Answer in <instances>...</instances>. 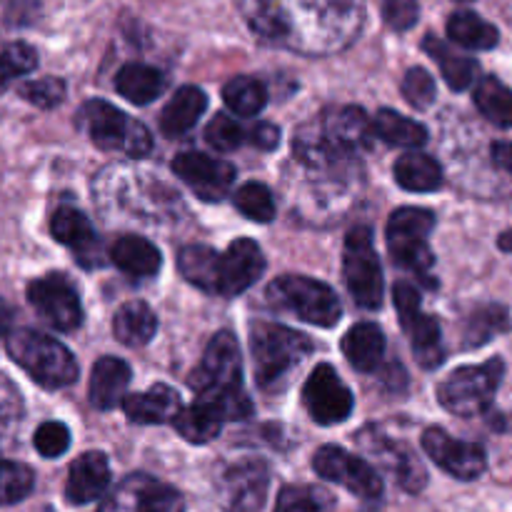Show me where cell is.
<instances>
[{
    "label": "cell",
    "instance_id": "1",
    "mask_svg": "<svg viewBox=\"0 0 512 512\" xmlns=\"http://www.w3.org/2000/svg\"><path fill=\"white\" fill-rule=\"evenodd\" d=\"M253 33L303 55H330L358 38L365 0H235Z\"/></svg>",
    "mask_w": 512,
    "mask_h": 512
},
{
    "label": "cell",
    "instance_id": "2",
    "mask_svg": "<svg viewBox=\"0 0 512 512\" xmlns=\"http://www.w3.org/2000/svg\"><path fill=\"white\" fill-rule=\"evenodd\" d=\"M190 388L200 403H208L215 413L228 420H245L253 413V403L243 390V358L233 333L213 335L203 355V363L190 373Z\"/></svg>",
    "mask_w": 512,
    "mask_h": 512
},
{
    "label": "cell",
    "instance_id": "3",
    "mask_svg": "<svg viewBox=\"0 0 512 512\" xmlns=\"http://www.w3.org/2000/svg\"><path fill=\"white\" fill-rule=\"evenodd\" d=\"M5 348L13 363L20 365L40 388L60 390L78 380V363L73 353L45 333L28 328L13 330L5 338Z\"/></svg>",
    "mask_w": 512,
    "mask_h": 512
},
{
    "label": "cell",
    "instance_id": "4",
    "mask_svg": "<svg viewBox=\"0 0 512 512\" xmlns=\"http://www.w3.org/2000/svg\"><path fill=\"white\" fill-rule=\"evenodd\" d=\"M250 353L255 363V378L263 390H275L293 368H298L310 353L308 335L278 323H255L250 330Z\"/></svg>",
    "mask_w": 512,
    "mask_h": 512
},
{
    "label": "cell",
    "instance_id": "5",
    "mask_svg": "<svg viewBox=\"0 0 512 512\" xmlns=\"http://www.w3.org/2000/svg\"><path fill=\"white\" fill-rule=\"evenodd\" d=\"M80 125L88 133V138L108 153H123L128 158H143L153 148L148 128L138 120L128 118L123 110L105 100L95 98L80 108Z\"/></svg>",
    "mask_w": 512,
    "mask_h": 512
},
{
    "label": "cell",
    "instance_id": "6",
    "mask_svg": "<svg viewBox=\"0 0 512 512\" xmlns=\"http://www.w3.org/2000/svg\"><path fill=\"white\" fill-rule=\"evenodd\" d=\"M435 228V215L425 208H400L390 215L385 240H388L390 258L408 273L418 275L428 285L435 255L428 245V235Z\"/></svg>",
    "mask_w": 512,
    "mask_h": 512
},
{
    "label": "cell",
    "instance_id": "7",
    "mask_svg": "<svg viewBox=\"0 0 512 512\" xmlns=\"http://www.w3.org/2000/svg\"><path fill=\"white\" fill-rule=\"evenodd\" d=\"M505 375V363L500 358L488 360L483 365H465L453 370L438 385V400L448 413L460 418H475L485 413L493 403Z\"/></svg>",
    "mask_w": 512,
    "mask_h": 512
},
{
    "label": "cell",
    "instance_id": "8",
    "mask_svg": "<svg viewBox=\"0 0 512 512\" xmlns=\"http://www.w3.org/2000/svg\"><path fill=\"white\" fill-rule=\"evenodd\" d=\"M270 305L298 315L318 328H333L343 315L340 300L325 283L305 275H283L268 285Z\"/></svg>",
    "mask_w": 512,
    "mask_h": 512
},
{
    "label": "cell",
    "instance_id": "9",
    "mask_svg": "<svg viewBox=\"0 0 512 512\" xmlns=\"http://www.w3.org/2000/svg\"><path fill=\"white\" fill-rule=\"evenodd\" d=\"M343 278L355 303L375 310L383 303V268L373 248V230L358 225L345 238Z\"/></svg>",
    "mask_w": 512,
    "mask_h": 512
},
{
    "label": "cell",
    "instance_id": "10",
    "mask_svg": "<svg viewBox=\"0 0 512 512\" xmlns=\"http://www.w3.org/2000/svg\"><path fill=\"white\" fill-rule=\"evenodd\" d=\"M393 300L395 310L400 315V325H403L405 335H408L410 348H413L418 363L428 370L438 368L445 360L443 330H440V323L433 315L423 313V305H420V295L415 290V285L408 283V280L395 283Z\"/></svg>",
    "mask_w": 512,
    "mask_h": 512
},
{
    "label": "cell",
    "instance_id": "11",
    "mask_svg": "<svg viewBox=\"0 0 512 512\" xmlns=\"http://www.w3.org/2000/svg\"><path fill=\"white\" fill-rule=\"evenodd\" d=\"M28 300L35 313L60 333L80 328L83 323V305L75 285L65 275L50 273L28 285Z\"/></svg>",
    "mask_w": 512,
    "mask_h": 512
},
{
    "label": "cell",
    "instance_id": "12",
    "mask_svg": "<svg viewBox=\"0 0 512 512\" xmlns=\"http://www.w3.org/2000/svg\"><path fill=\"white\" fill-rule=\"evenodd\" d=\"M313 470L323 480L335 485H343L353 495L363 500H375L383 495V480L375 473L370 463H365L358 455H350L348 450L338 445H325L313 455Z\"/></svg>",
    "mask_w": 512,
    "mask_h": 512
},
{
    "label": "cell",
    "instance_id": "13",
    "mask_svg": "<svg viewBox=\"0 0 512 512\" xmlns=\"http://www.w3.org/2000/svg\"><path fill=\"white\" fill-rule=\"evenodd\" d=\"M303 405L318 425L345 423L355 408V398L330 365H318L303 385Z\"/></svg>",
    "mask_w": 512,
    "mask_h": 512
},
{
    "label": "cell",
    "instance_id": "14",
    "mask_svg": "<svg viewBox=\"0 0 512 512\" xmlns=\"http://www.w3.org/2000/svg\"><path fill=\"white\" fill-rule=\"evenodd\" d=\"M98 512H183V500L170 485L148 475H128L103 500Z\"/></svg>",
    "mask_w": 512,
    "mask_h": 512
},
{
    "label": "cell",
    "instance_id": "15",
    "mask_svg": "<svg viewBox=\"0 0 512 512\" xmlns=\"http://www.w3.org/2000/svg\"><path fill=\"white\" fill-rule=\"evenodd\" d=\"M270 468L263 460H240L220 478V500L228 512H260L268 498Z\"/></svg>",
    "mask_w": 512,
    "mask_h": 512
},
{
    "label": "cell",
    "instance_id": "16",
    "mask_svg": "<svg viewBox=\"0 0 512 512\" xmlns=\"http://www.w3.org/2000/svg\"><path fill=\"white\" fill-rule=\"evenodd\" d=\"M173 173L205 203H218L230 193L235 168L205 153H180L173 160Z\"/></svg>",
    "mask_w": 512,
    "mask_h": 512
},
{
    "label": "cell",
    "instance_id": "17",
    "mask_svg": "<svg viewBox=\"0 0 512 512\" xmlns=\"http://www.w3.org/2000/svg\"><path fill=\"white\" fill-rule=\"evenodd\" d=\"M423 450L438 468L458 480H475L488 468L485 450L478 443L450 438L445 430L428 428L423 433Z\"/></svg>",
    "mask_w": 512,
    "mask_h": 512
},
{
    "label": "cell",
    "instance_id": "18",
    "mask_svg": "<svg viewBox=\"0 0 512 512\" xmlns=\"http://www.w3.org/2000/svg\"><path fill=\"white\" fill-rule=\"evenodd\" d=\"M265 273V255L260 245L250 238H238L220 255L218 295L233 298L245 293Z\"/></svg>",
    "mask_w": 512,
    "mask_h": 512
},
{
    "label": "cell",
    "instance_id": "19",
    "mask_svg": "<svg viewBox=\"0 0 512 512\" xmlns=\"http://www.w3.org/2000/svg\"><path fill=\"white\" fill-rule=\"evenodd\" d=\"M323 140L338 153L350 155L360 148H368L373 138V128L363 108L355 105H343V108L330 110L328 118L323 120Z\"/></svg>",
    "mask_w": 512,
    "mask_h": 512
},
{
    "label": "cell",
    "instance_id": "20",
    "mask_svg": "<svg viewBox=\"0 0 512 512\" xmlns=\"http://www.w3.org/2000/svg\"><path fill=\"white\" fill-rule=\"evenodd\" d=\"M110 485V463L103 453H85L70 465L65 498L73 505H88L103 498Z\"/></svg>",
    "mask_w": 512,
    "mask_h": 512
},
{
    "label": "cell",
    "instance_id": "21",
    "mask_svg": "<svg viewBox=\"0 0 512 512\" xmlns=\"http://www.w3.org/2000/svg\"><path fill=\"white\" fill-rule=\"evenodd\" d=\"M50 233L58 243L73 250L83 265H93L90 258H98V235H95L93 223L85 218V213L63 205L50 218Z\"/></svg>",
    "mask_w": 512,
    "mask_h": 512
},
{
    "label": "cell",
    "instance_id": "22",
    "mask_svg": "<svg viewBox=\"0 0 512 512\" xmlns=\"http://www.w3.org/2000/svg\"><path fill=\"white\" fill-rule=\"evenodd\" d=\"M120 405H123L130 423L138 425L173 423L180 410H183L180 395L173 388H168V385H153L145 393L128 395Z\"/></svg>",
    "mask_w": 512,
    "mask_h": 512
},
{
    "label": "cell",
    "instance_id": "23",
    "mask_svg": "<svg viewBox=\"0 0 512 512\" xmlns=\"http://www.w3.org/2000/svg\"><path fill=\"white\" fill-rule=\"evenodd\" d=\"M360 443L368 450H373V453L378 455L380 463H383L385 468L393 470V473L398 475L400 485H403L405 490H410V493H418V490H423V485L428 483V475H425L423 465H420L418 460H415V455L410 453L408 448H403L400 443H390V440L380 433H373L370 438L360 435Z\"/></svg>",
    "mask_w": 512,
    "mask_h": 512
},
{
    "label": "cell",
    "instance_id": "24",
    "mask_svg": "<svg viewBox=\"0 0 512 512\" xmlns=\"http://www.w3.org/2000/svg\"><path fill=\"white\" fill-rule=\"evenodd\" d=\"M130 385V365L120 358H100L90 373V403L98 410H113L123 403Z\"/></svg>",
    "mask_w": 512,
    "mask_h": 512
},
{
    "label": "cell",
    "instance_id": "25",
    "mask_svg": "<svg viewBox=\"0 0 512 512\" xmlns=\"http://www.w3.org/2000/svg\"><path fill=\"white\" fill-rule=\"evenodd\" d=\"M205 108H208V98L203 90L195 85H185V88L175 90V95L160 113V128L168 138H180L195 128V123L203 118Z\"/></svg>",
    "mask_w": 512,
    "mask_h": 512
},
{
    "label": "cell",
    "instance_id": "26",
    "mask_svg": "<svg viewBox=\"0 0 512 512\" xmlns=\"http://www.w3.org/2000/svg\"><path fill=\"white\" fill-rule=\"evenodd\" d=\"M343 353L358 373H375L385 358V335L375 323H358L345 333Z\"/></svg>",
    "mask_w": 512,
    "mask_h": 512
},
{
    "label": "cell",
    "instance_id": "27",
    "mask_svg": "<svg viewBox=\"0 0 512 512\" xmlns=\"http://www.w3.org/2000/svg\"><path fill=\"white\" fill-rule=\"evenodd\" d=\"M110 260L130 278H150L160 270L163 258L150 240L138 238V235H123L110 248Z\"/></svg>",
    "mask_w": 512,
    "mask_h": 512
},
{
    "label": "cell",
    "instance_id": "28",
    "mask_svg": "<svg viewBox=\"0 0 512 512\" xmlns=\"http://www.w3.org/2000/svg\"><path fill=\"white\" fill-rule=\"evenodd\" d=\"M158 330V318L143 300H130L115 313L113 333L128 348H143L155 338Z\"/></svg>",
    "mask_w": 512,
    "mask_h": 512
},
{
    "label": "cell",
    "instance_id": "29",
    "mask_svg": "<svg viewBox=\"0 0 512 512\" xmlns=\"http://www.w3.org/2000/svg\"><path fill=\"white\" fill-rule=\"evenodd\" d=\"M115 88L130 103L148 105L165 90V75L153 65L128 63L115 75Z\"/></svg>",
    "mask_w": 512,
    "mask_h": 512
},
{
    "label": "cell",
    "instance_id": "30",
    "mask_svg": "<svg viewBox=\"0 0 512 512\" xmlns=\"http://www.w3.org/2000/svg\"><path fill=\"white\" fill-rule=\"evenodd\" d=\"M393 173L400 188L410 190V193H433V190L443 185L440 165L435 163V158L418 153V150H410L403 158H398Z\"/></svg>",
    "mask_w": 512,
    "mask_h": 512
},
{
    "label": "cell",
    "instance_id": "31",
    "mask_svg": "<svg viewBox=\"0 0 512 512\" xmlns=\"http://www.w3.org/2000/svg\"><path fill=\"white\" fill-rule=\"evenodd\" d=\"M423 48L425 53L440 65V73H443L445 83H448L450 88L465 90L473 85L475 75H478V63H475L473 58L453 50L448 43L435 38V35H428V38L423 40Z\"/></svg>",
    "mask_w": 512,
    "mask_h": 512
},
{
    "label": "cell",
    "instance_id": "32",
    "mask_svg": "<svg viewBox=\"0 0 512 512\" xmlns=\"http://www.w3.org/2000/svg\"><path fill=\"white\" fill-rule=\"evenodd\" d=\"M178 268L188 283L205 293H218L220 253L208 245H185L178 255Z\"/></svg>",
    "mask_w": 512,
    "mask_h": 512
},
{
    "label": "cell",
    "instance_id": "33",
    "mask_svg": "<svg viewBox=\"0 0 512 512\" xmlns=\"http://www.w3.org/2000/svg\"><path fill=\"white\" fill-rule=\"evenodd\" d=\"M370 128H373V135H378L383 143L398 145V148H420V145L428 143V130H425V125L388 108H383L375 115Z\"/></svg>",
    "mask_w": 512,
    "mask_h": 512
},
{
    "label": "cell",
    "instance_id": "34",
    "mask_svg": "<svg viewBox=\"0 0 512 512\" xmlns=\"http://www.w3.org/2000/svg\"><path fill=\"white\" fill-rule=\"evenodd\" d=\"M448 35L453 43L470 50H490L498 45L500 33L493 23L483 20L470 10H458L448 20Z\"/></svg>",
    "mask_w": 512,
    "mask_h": 512
},
{
    "label": "cell",
    "instance_id": "35",
    "mask_svg": "<svg viewBox=\"0 0 512 512\" xmlns=\"http://www.w3.org/2000/svg\"><path fill=\"white\" fill-rule=\"evenodd\" d=\"M173 425H175V430H178V433L188 440V443L205 445V443H210L213 438H218L225 423L208 403H200V400H195L193 405H188V408L180 410L178 418L173 420Z\"/></svg>",
    "mask_w": 512,
    "mask_h": 512
},
{
    "label": "cell",
    "instance_id": "36",
    "mask_svg": "<svg viewBox=\"0 0 512 512\" xmlns=\"http://www.w3.org/2000/svg\"><path fill=\"white\" fill-rule=\"evenodd\" d=\"M475 105L498 128H512V90L498 78L488 75L475 88Z\"/></svg>",
    "mask_w": 512,
    "mask_h": 512
},
{
    "label": "cell",
    "instance_id": "37",
    "mask_svg": "<svg viewBox=\"0 0 512 512\" xmlns=\"http://www.w3.org/2000/svg\"><path fill=\"white\" fill-rule=\"evenodd\" d=\"M223 100L235 115H240V118H253L268 103V88L258 78L238 75V78L225 83Z\"/></svg>",
    "mask_w": 512,
    "mask_h": 512
},
{
    "label": "cell",
    "instance_id": "38",
    "mask_svg": "<svg viewBox=\"0 0 512 512\" xmlns=\"http://www.w3.org/2000/svg\"><path fill=\"white\" fill-rule=\"evenodd\" d=\"M510 328L508 310L503 305H485V308H478L465 323V348H480L488 340H493L495 335L505 333Z\"/></svg>",
    "mask_w": 512,
    "mask_h": 512
},
{
    "label": "cell",
    "instance_id": "39",
    "mask_svg": "<svg viewBox=\"0 0 512 512\" xmlns=\"http://www.w3.org/2000/svg\"><path fill=\"white\" fill-rule=\"evenodd\" d=\"M335 498L315 485H285L275 503V512H333Z\"/></svg>",
    "mask_w": 512,
    "mask_h": 512
},
{
    "label": "cell",
    "instance_id": "40",
    "mask_svg": "<svg viewBox=\"0 0 512 512\" xmlns=\"http://www.w3.org/2000/svg\"><path fill=\"white\" fill-rule=\"evenodd\" d=\"M235 208L255 223H270L275 218V198L268 185L245 183L235 190Z\"/></svg>",
    "mask_w": 512,
    "mask_h": 512
},
{
    "label": "cell",
    "instance_id": "41",
    "mask_svg": "<svg viewBox=\"0 0 512 512\" xmlns=\"http://www.w3.org/2000/svg\"><path fill=\"white\" fill-rule=\"evenodd\" d=\"M35 488V475L28 465L0 460V505L23 503Z\"/></svg>",
    "mask_w": 512,
    "mask_h": 512
},
{
    "label": "cell",
    "instance_id": "42",
    "mask_svg": "<svg viewBox=\"0 0 512 512\" xmlns=\"http://www.w3.org/2000/svg\"><path fill=\"white\" fill-rule=\"evenodd\" d=\"M38 65V53L28 43H10L0 50V88L23 78Z\"/></svg>",
    "mask_w": 512,
    "mask_h": 512
},
{
    "label": "cell",
    "instance_id": "43",
    "mask_svg": "<svg viewBox=\"0 0 512 512\" xmlns=\"http://www.w3.org/2000/svg\"><path fill=\"white\" fill-rule=\"evenodd\" d=\"M20 418H23V400L18 388L0 373V448L13 440L18 433Z\"/></svg>",
    "mask_w": 512,
    "mask_h": 512
},
{
    "label": "cell",
    "instance_id": "44",
    "mask_svg": "<svg viewBox=\"0 0 512 512\" xmlns=\"http://www.w3.org/2000/svg\"><path fill=\"white\" fill-rule=\"evenodd\" d=\"M205 140H208L210 148L220 150V153H230V150L240 148L245 143V130L228 113H218L205 128Z\"/></svg>",
    "mask_w": 512,
    "mask_h": 512
},
{
    "label": "cell",
    "instance_id": "45",
    "mask_svg": "<svg viewBox=\"0 0 512 512\" xmlns=\"http://www.w3.org/2000/svg\"><path fill=\"white\" fill-rule=\"evenodd\" d=\"M400 90H403L405 100L418 110H428L430 105L435 103V95H438L433 75H430L425 68H418V65L405 73Z\"/></svg>",
    "mask_w": 512,
    "mask_h": 512
},
{
    "label": "cell",
    "instance_id": "46",
    "mask_svg": "<svg viewBox=\"0 0 512 512\" xmlns=\"http://www.w3.org/2000/svg\"><path fill=\"white\" fill-rule=\"evenodd\" d=\"M20 95H23L28 103H33L35 108L50 110V108H55V105L63 103L65 83L60 78L30 80V83L20 85Z\"/></svg>",
    "mask_w": 512,
    "mask_h": 512
},
{
    "label": "cell",
    "instance_id": "47",
    "mask_svg": "<svg viewBox=\"0 0 512 512\" xmlns=\"http://www.w3.org/2000/svg\"><path fill=\"white\" fill-rule=\"evenodd\" d=\"M33 445H35V450L43 455V458H48V460L60 458V455L70 448L68 428H65L63 423H55V420L43 423L38 430H35Z\"/></svg>",
    "mask_w": 512,
    "mask_h": 512
},
{
    "label": "cell",
    "instance_id": "48",
    "mask_svg": "<svg viewBox=\"0 0 512 512\" xmlns=\"http://www.w3.org/2000/svg\"><path fill=\"white\" fill-rule=\"evenodd\" d=\"M383 18L388 23V28L405 33L420 18L418 0H383Z\"/></svg>",
    "mask_w": 512,
    "mask_h": 512
},
{
    "label": "cell",
    "instance_id": "49",
    "mask_svg": "<svg viewBox=\"0 0 512 512\" xmlns=\"http://www.w3.org/2000/svg\"><path fill=\"white\" fill-rule=\"evenodd\" d=\"M250 143L255 145V148H260V150H273V148H278V143H280V130L275 128L273 123H263V120H260V123H255L253 125V130H250Z\"/></svg>",
    "mask_w": 512,
    "mask_h": 512
},
{
    "label": "cell",
    "instance_id": "50",
    "mask_svg": "<svg viewBox=\"0 0 512 512\" xmlns=\"http://www.w3.org/2000/svg\"><path fill=\"white\" fill-rule=\"evenodd\" d=\"M13 320H15L13 305L5 303V300L0 298V338H8V335L13 333Z\"/></svg>",
    "mask_w": 512,
    "mask_h": 512
},
{
    "label": "cell",
    "instance_id": "51",
    "mask_svg": "<svg viewBox=\"0 0 512 512\" xmlns=\"http://www.w3.org/2000/svg\"><path fill=\"white\" fill-rule=\"evenodd\" d=\"M493 158L500 168H505L508 173H512V143H495Z\"/></svg>",
    "mask_w": 512,
    "mask_h": 512
},
{
    "label": "cell",
    "instance_id": "52",
    "mask_svg": "<svg viewBox=\"0 0 512 512\" xmlns=\"http://www.w3.org/2000/svg\"><path fill=\"white\" fill-rule=\"evenodd\" d=\"M500 250H505V253H512V230L500 235Z\"/></svg>",
    "mask_w": 512,
    "mask_h": 512
},
{
    "label": "cell",
    "instance_id": "53",
    "mask_svg": "<svg viewBox=\"0 0 512 512\" xmlns=\"http://www.w3.org/2000/svg\"><path fill=\"white\" fill-rule=\"evenodd\" d=\"M458 3H473V0H458Z\"/></svg>",
    "mask_w": 512,
    "mask_h": 512
}]
</instances>
